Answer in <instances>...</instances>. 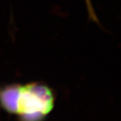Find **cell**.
I'll list each match as a JSON object with an SVG mask.
<instances>
[{"instance_id": "obj_1", "label": "cell", "mask_w": 121, "mask_h": 121, "mask_svg": "<svg viewBox=\"0 0 121 121\" xmlns=\"http://www.w3.org/2000/svg\"><path fill=\"white\" fill-rule=\"evenodd\" d=\"M55 101L54 91L44 83L20 85L13 114L20 121H42L53 110Z\"/></svg>"}, {"instance_id": "obj_2", "label": "cell", "mask_w": 121, "mask_h": 121, "mask_svg": "<svg viewBox=\"0 0 121 121\" xmlns=\"http://www.w3.org/2000/svg\"><path fill=\"white\" fill-rule=\"evenodd\" d=\"M85 3L86 4L88 13L89 15V18L91 19V21L96 23H99V19L97 18V15H96V12H95L91 0H85Z\"/></svg>"}]
</instances>
